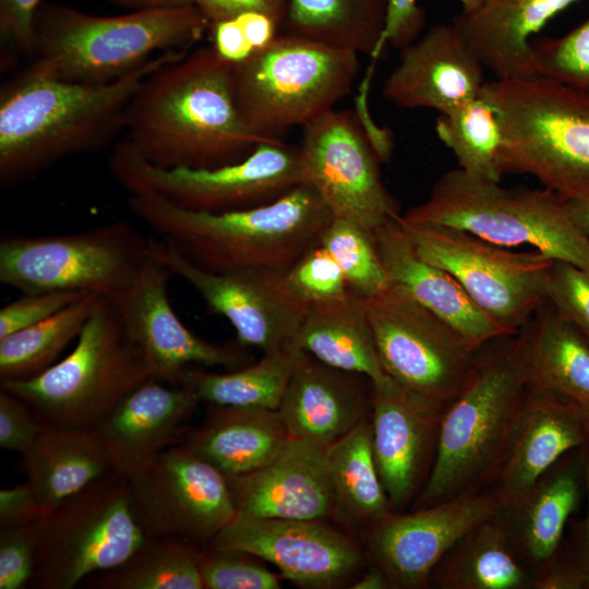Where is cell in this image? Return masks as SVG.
I'll list each match as a JSON object with an SVG mask.
<instances>
[{
    "label": "cell",
    "instance_id": "6da1fadb",
    "mask_svg": "<svg viewBox=\"0 0 589 589\" xmlns=\"http://www.w3.org/2000/svg\"><path fill=\"white\" fill-rule=\"evenodd\" d=\"M160 53L103 84L75 83L27 69L0 89V184L32 181L61 160L95 153L125 132L131 98L147 75L185 56Z\"/></svg>",
    "mask_w": 589,
    "mask_h": 589
},
{
    "label": "cell",
    "instance_id": "7a4b0ae2",
    "mask_svg": "<svg viewBox=\"0 0 589 589\" xmlns=\"http://www.w3.org/2000/svg\"><path fill=\"white\" fill-rule=\"evenodd\" d=\"M231 64L205 46L153 71L130 100L125 140L152 165L192 169L241 161L259 144L275 141L242 120Z\"/></svg>",
    "mask_w": 589,
    "mask_h": 589
},
{
    "label": "cell",
    "instance_id": "3957f363",
    "mask_svg": "<svg viewBox=\"0 0 589 589\" xmlns=\"http://www.w3.org/2000/svg\"><path fill=\"white\" fill-rule=\"evenodd\" d=\"M128 207L160 240L211 272L288 271L320 239L333 216L301 184L254 208L211 213L187 209L152 193L129 194Z\"/></svg>",
    "mask_w": 589,
    "mask_h": 589
},
{
    "label": "cell",
    "instance_id": "277c9868",
    "mask_svg": "<svg viewBox=\"0 0 589 589\" xmlns=\"http://www.w3.org/2000/svg\"><path fill=\"white\" fill-rule=\"evenodd\" d=\"M522 328L477 352L464 389L443 410L432 468L418 506L426 507L472 489L497 472L521 411L528 385Z\"/></svg>",
    "mask_w": 589,
    "mask_h": 589
},
{
    "label": "cell",
    "instance_id": "5b68a950",
    "mask_svg": "<svg viewBox=\"0 0 589 589\" xmlns=\"http://www.w3.org/2000/svg\"><path fill=\"white\" fill-rule=\"evenodd\" d=\"M209 29L196 5L105 16L43 1L26 69L62 81L109 83L160 53L187 50Z\"/></svg>",
    "mask_w": 589,
    "mask_h": 589
},
{
    "label": "cell",
    "instance_id": "8992f818",
    "mask_svg": "<svg viewBox=\"0 0 589 589\" xmlns=\"http://www.w3.org/2000/svg\"><path fill=\"white\" fill-rule=\"evenodd\" d=\"M504 173L530 175L566 200L589 196V94L542 75L495 79Z\"/></svg>",
    "mask_w": 589,
    "mask_h": 589
},
{
    "label": "cell",
    "instance_id": "52a82bcc",
    "mask_svg": "<svg viewBox=\"0 0 589 589\" xmlns=\"http://www.w3.org/2000/svg\"><path fill=\"white\" fill-rule=\"evenodd\" d=\"M400 217L462 230L500 247L529 245L554 261L589 269V236L574 220L568 201L544 187L504 188L457 168Z\"/></svg>",
    "mask_w": 589,
    "mask_h": 589
},
{
    "label": "cell",
    "instance_id": "ba28073f",
    "mask_svg": "<svg viewBox=\"0 0 589 589\" xmlns=\"http://www.w3.org/2000/svg\"><path fill=\"white\" fill-rule=\"evenodd\" d=\"M358 53L286 33L231 64L235 100L247 127L265 140L304 127L353 87Z\"/></svg>",
    "mask_w": 589,
    "mask_h": 589
},
{
    "label": "cell",
    "instance_id": "9c48e42d",
    "mask_svg": "<svg viewBox=\"0 0 589 589\" xmlns=\"http://www.w3.org/2000/svg\"><path fill=\"white\" fill-rule=\"evenodd\" d=\"M152 372L115 304L100 298L73 349L35 377L0 382L49 424L92 430Z\"/></svg>",
    "mask_w": 589,
    "mask_h": 589
},
{
    "label": "cell",
    "instance_id": "30bf717a",
    "mask_svg": "<svg viewBox=\"0 0 589 589\" xmlns=\"http://www.w3.org/2000/svg\"><path fill=\"white\" fill-rule=\"evenodd\" d=\"M155 238L117 220L87 230L0 240V283L21 293L67 291L120 298L154 255Z\"/></svg>",
    "mask_w": 589,
    "mask_h": 589
},
{
    "label": "cell",
    "instance_id": "8fae6325",
    "mask_svg": "<svg viewBox=\"0 0 589 589\" xmlns=\"http://www.w3.org/2000/svg\"><path fill=\"white\" fill-rule=\"evenodd\" d=\"M145 540L131 505L128 478L112 472L43 518L29 585L74 588L122 564Z\"/></svg>",
    "mask_w": 589,
    "mask_h": 589
},
{
    "label": "cell",
    "instance_id": "7c38bea8",
    "mask_svg": "<svg viewBox=\"0 0 589 589\" xmlns=\"http://www.w3.org/2000/svg\"><path fill=\"white\" fill-rule=\"evenodd\" d=\"M129 194L152 193L192 211L224 213L272 203L302 184L298 146L263 142L241 161L209 169L163 168L146 161L124 139L109 157Z\"/></svg>",
    "mask_w": 589,
    "mask_h": 589
},
{
    "label": "cell",
    "instance_id": "4fadbf2b",
    "mask_svg": "<svg viewBox=\"0 0 589 589\" xmlns=\"http://www.w3.org/2000/svg\"><path fill=\"white\" fill-rule=\"evenodd\" d=\"M399 223L418 254L449 272L490 316L518 333L546 302L554 260L537 250L512 251L455 228Z\"/></svg>",
    "mask_w": 589,
    "mask_h": 589
},
{
    "label": "cell",
    "instance_id": "5bb4252c",
    "mask_svg": "<svg viewBox=\"0 0 589 589\" xmlns=\"http://www.w3.org/2000/svg\"><path fill=\"white\" fill-rule=\"evenodd\" d=\"M365 302L386 374L428 399L450 402L467 385L479 349L397 285Z\"/></svg>",
    "mask_w": 589,
    "mask_h": 589
},
{
    "label": "cell",
    "instance_id": "9a60e30c",
    "mask_svg": "<svg viewBox=\"0 0 589 589\" xmlns=\"http://www.w3.org/2000/svg\"><path fill=\"white\" fill-rule=\"evenodd\" d=\"M298 148L302 184L318 194L333 218L373 232L401 215L381 178L374 139L354 112L334 108L321 115L302 127Z\"/></svg>",
    "mask_w": 589,
    "mask_h": 589
},
{
    "label": "cell",
    "instance_id": "2e32d148",
    "mask_svg": "<svg viewBox=\"0 0 589 589\" xmlns=\"http://www.w3.org/2000/svg\"><path fill=\"white\" fill-rule=\"evenodd\" d=\"M128 482L146 538L202 549L237 515L226 476L183 444L157 454Z\"/></svg>",
    "mask_w": 589,
    "mask_h": 589
},
{
    "label": "cell",
    "instance_id": "e0dca14e",
    "mask_svg": "<svg viewBox=\"0 0 589 589\" xmlns=\"http://www.w3.org/2000/svg\"><path fill=\"white\" fill-rule=\"evenodd\" d=\"M155 252L172 276L188 283L232 325L240 345L266 353L296 344L309 304L289 288L287 271H206L160 239H155Z\"/></svg>",
    "mask_w": 589,
    "mask_h": 589
},
{
    "label": "cell",
    "instance_id": "ac0fdd59",
    "mask_svg": "<svg viewBox=\"0 0 589 589\" xmlns=\"http://www.w3.org/2000/svg\"><path fill=\"white\" fill-rule=\"evenodd\" d=\"M247 552L309 589L346 584L363 564L358 544L326 520L254 517L237 514L208 544Z\"/></svg>",
    "mask_w": 589,
    "mask_h": 589
},
{
    "label": "cell",
    "instance_id": "d6986e66",
    "mask_svg": "<svg viewBox=\"0 0 589 589\" xmlns=\"http://www.w3.org/2000/svg\"><path fill=\"white\" fill-rule=\"evenodd\" d=\"M170 272L155 252L133 285L111 301L129 338L143 352L152 377L178 384L192 364L240 369L251 359L239 348L207 341L192 333L175 312L168 294Z\"/></svg>",
    "mask_w": 589,
    "mask_h": 589
},
{
    "label": "cell",
    "instance_id": "ffe728a7",
    "mask_svg": "<svg viewBox=\"0 0 589 589\" xmlns=\"http://www.w3.org/2000/svg\"><path fill=\"white\" fill-rule=\"evenodd\" d=\"M502 509L495 492H471L411 514L390 513L370 529L369 551L392 587L418 588L459 540Z\"/></svg>",
    "mask_w": 589,
    "mask_h": 589
},
{
    "label": "cell",
    "instance_id": "44dd1931",
    "mask_svg": "<svg viewBox=\"0 0 589 589\" xmlns=\"http://www.w3.org/2000/svg\"><path fill=\"white\" fill-rule=\"evenodd\" d=\"M444 407L390 376L372 383L373 453L392 508L404 507L421 482L436 447Z\"/></svg>",
    "mask_w": 589,
    "mask_h": 589
},
{
    "label": "cell",
    "instance_id": "7402d4cb",
    "mask_svg": "<svg viewBox=\"0 0 589 589\" xmlns=\"http://www.w3.org/2000/svg\"><path fill=\"white\" fill-rule=\"evenodd\" d=\"M483 64L453 24H437L400 49L382 94L404 108L446 115L480 96Z\"/></svg>",
    "mask_w": 589,
    "mask_h": 589
},
{
    "label": "cell",
    "instance_id": "603a6c76",
    "mask_svg": "<svg viewBox=\"0 0 589 589\" xmlns=\"http://www.w3.org/2000/svg\"><path fill=\"white\" fill-rule=\"evenodd\" d=\"M201 398L184 384L148 377L93 429L113 472L133 476L166 448L181 444Z\"/></svg>",
    "mask_w": 589,
    "mask_h": 589
},
{
    "label": "cell",
    "instance_id": "cb8c5ba5",
    "mask_svg": "<svg viewBox=\"0 0 589 589\" xmlns=\"http://www.w3.org/2000/svg\"><path fill=\"white\" fill-rule=\"evenodd\" d=\"M327 448L290 438L265 466L226 477L237 514L301 520L333 517Z\"/></svg>",
    "mask_w": 589,
    "mask_h": 589
},
{
    "label": "cell",
    "instance_id": "d4e9b609",
    "mask_svg": "<svg viewBox=\"0 0 589 589\" xmlns=\"http://www.w3.org/2000/svg\"><path fill=\"white\" fill-rule=\"evenodd\" d=\"M398 217L372 232L390 284L401 287L476 349L517 334L484 312L449 272L422 259Z\"/></svg>",
    "mask_w": 589,
    "mask_h": 589
},
{
    "label": "cell",
    "instance_id": "484cf974",
    "mask_svg": "<svg viewBox=\"0 0 589 589\" xmlns=\"http://www.w3.org/2000/svg\"><path fill=\"white\" fill-rule=\"evenodd\" d=\"M368 380L302 350L278 408L289 437L323 447L339 441L366 417L372 395Z\"/></svg>",
    "mask_w": 589,
    "mask_h": 589
},
{
    "label": "cell",
    "instance_id": "4316f807",
    "mask_svg": "<svg viewBox=\"0 0 589 589\" xmlns=\"http://www.w3.org/2000/svg\"><path fill=\"white\" fill-rule=\"evenodd\" d=\"M589 436L576 402L528 388L503 462L495 493L509 507L528 493L566 452Z\"/></svg>",
    "mask_w": 589,
    "mask_h": 589
},
{
    "label": "cell",
    "instance_id": "83f0119b",
    "mask_svg": "<svg viewBox=\"0 0 589 589\" xmlns=\"http://www.w3.org/2000/svg\"><path fill=\"white\" fill-rule=\"evenodd\" d=\"M578 0H483L461 11L453 24L484 68L496 79L538 75L531 38L556 14Z\"/></svg>",
    "mask_w": 589,
    "mask_h": 589
},
{
    "label": "cell",
    "instance_id": "f1b7e54d",
    "mask_svg": "<svg viewBox=\"0 0 589 589\" xmlns=\"http://www.w3.org/2000/svg\"><path fill=\"white\" fill-rule=\"evenodd\" d=\"M289 440L278 409L211 405L206 419L181 444L232 477L265 466Z\"/></svg>",
    "mask_w": 589,
    "mask_h": 589
},
{
    "label": "cell",
    "instance_id": "f546056e",
    "mask_svg": "<svg viewBox=\"0 0 589 589\" xmlns=\"http://www.w3.org/2000/svg\"><path fill=\"white\" fill-rule=\"evenodd\" d=\"M296 345L321 362L362 374L372 383L388 377L377 353L365 298L351 290L342 298L309 304Z\"/></svg>",
    "mask_w": 589,
    "mask_h": 589
},
{
    "label": "cell",
    "instance_id": "4dcf8cb0",
    "mask_svg": "<svg viewBox=\"0 0 589 589\" xmlns=\"http://www.w3.org/2000/svg\"><path fill=\"white\" fill-rule=\"evenodd\" d=\"M23 460L26 482L48 512L113 472L92 430L52 424Z\"/></svg>",
    "mask_w": 589,
    "mask_h": 589
},
{
    "label": "cell",
    "instance_id": "1f68e13d",
    "mask_svg": "<svg viewBox=\"0 0 589 589\" xmlns=\"http://www.w3.org/2000/svg\"><path fill=\"white\" fill-rule=\"evenodd\" d=\"M522 330L529 387L589 405V339L548 302Z\"/></svg>",
    "mask_w": 589,
    "mask_h": 589
},
{
    "label": "cell",
    "instance_id": "d6a6232c",
    "mask_svg": "<svg viewBox=\"0 0 589 589\" xmlns=\"http://www.w3.org/2000/svg\"><path fill=\"white\" fill-rule=\"evenodd\" d=\"M504 509L470 530L442 558L431 578L450 589H521L532 580L517 556Z\"/></svg>",
    "mask_w": 589,
    "mask_h": 589
},
{
    "label": "cell",
    "instance_id": "836d02e7",
    "mask_svg": "<svg viewBox=\"0 0 589 589\" xmlns=\"http://www.w3.org/2000/svg\"><path fill=\"white\" fill-rule=\"evenodd\" d=\"M327 454L336 520L352 529H371L392 513L375 462L371 421L366 417L330 445Z\"/></svg>",
    "mask_w": 589,
    "mask_h": 589
},
{
    "label": "cell",
    "instance_id": "e575fe53",
    "mask_svg": "<svg viewBox=\"0 0 589 589\" xmlns=\"http://www.w3.org/2000/svg\"><path fill=\"white\" fill-rule=\"evenodd\" d=\"M389 0H289L283 27L288 33L364 53L382 55Z\"/></svg>",
    "mask_w": 589,
    "mask_h": 589
},
{
    "label": "cell",
    "instance_id": "d590c367",
    "mask_svg": "<svg viewBox=\"0 0 589 589\" xmlns=\"http://www.w3.org/2000/svg\"><path fill=\"white\" fill-rule=\"evenodd\" d=\"M301 353L293 344L229 372L188 368L178 384L192 387L202 401L211 405L278 409Z\"/></svg>",
    "mask_w": 589,
    "mask_h": 589
},
{
    "label": "cell",
    "instance_id": "8d00e7d4",
    "mask_svg": "<svg viewBox=\"0 0 589 589\" xmlns=\"http://www.w3.org/2000/svg\"><path fill=\"white\" fill-rule=\"evenodd\" d=\"M575 471L563 469L545 478L504 509L518 552L532 563L546 562L556 551L564 526L578 500Z\"/></svg>",
    "mask_w": 589,
    "mask_h": 589
},
{
    "label": "cell",
    "instance_id": "74e56055",
    "mask_svg": "<svg viewBox=\"0 0 589 589\" xmlns=\"http://www.w3.org/2000/svg\"><path fill=\"white\" fill-rule=\"evenodd\" d=\"M100 298L86 294L47 320L0 339V382L35 377L60 360Z\"/></svg>",
    "mask_w": 589,
    "mask_h": 589
},
{
    "label": "cell",
    "instance_id": "f35d334b",
    "mask_svg": "<svg viewBox=\"0 0 589 589\" xmlns=\"http://www.w3.org/2000/svg\"><path fill=\"white\" fill-rule=\"evenodd\" d=\"M197 554V548L183 542L146 538L122 564L93 575V585L101 589H204Z\"/></svg>",
    "mask_w": 589,
    "mask_h": 589
},
{
    "label": "cell",
    "instance_id": "ab89813d",
    "mask_svg": "<svg viewBox=\"0 0 589 589\" xmlns=\"http://www.w3.org/2000/svg\"><path fill=\"white\" fill-rule=\"evenodd\" d=\"M435 132L454 153L461 170L501 181L504 175L501 124L493 106L481 95L455 111L440 115Z\"/></svg>",
    "mask_w": 589,
    "mask_h": 589
},
{
    "label": "cell",
    "instance_id": "60d3db41",
    "mask_svg": "<svg viewBox=\"0 0 589 589\" xmlns=\"http://www.w3.org/2000/svg\"><path fill=\"white\" fill-rule=\"evenodd\" d=\"M320 244L339 265L348 288L365 299L385 291L390 283L371 231L359 225L333 218Z\"/></svg>",
    "mask_w": 589,
    "mask_h": 589
},
{
    "label": "cell",
    "instance_id": "b9f144b4",
    "mask_svg": "<svg viewBox=\"0 0 589 589\" xmlns=\"http://www.w3.org/2000/svg\"><path fill=\"white\" fill-rule=\"evenodd\" d=\"M531 45L538 75L589 94V19L561 37Z\"/></svg>",
    "mask_w": 589,
    "mask_h": 589
},
{
    "label": "cell",
    "instance_id": "7bdbcfd3",
    "mask_svg": "<svg viewBox=\"0 0 589 589\" xmlns=\"http://www.w3.org/2000/svg\"><path fill=\"white\" fill-rule=\"evenodd\" d=\"M197 558L204 589L280 588L279 576L247 552L207 545Z\"/></svg>",
    "mask_w": 589,
    "mask_h": 589
},
{
    "label": "cell",
    "instance_id": "ee69618b",
    "mask_svg": "<svg viewBox=\"0 0 589 589\" xmlns=\"http://www.w3.org/2000/svg\"><path fill=\"white\" fill-rule=\"evenodd\" d=\"M286 278L293 294L306 304L339 299L350 291L339 265L321 244L306 251Z\"/></svg>",
    "mask_w": 589,
    "mask_h": 589
},
{
    "label": "cell",
    "instance_id": "f6af8a7d",
    "mask_svg": "<svg viewBox=\"0 0 589 589\" xmlns=\"http://www.w3.org/2000/svg\"><path fill=\"white\" fill-rule=\"evenodd\" d=\"M545 299L589 339V269L554 261L545 284Z\"/></svg>",
    "mask_w": 589,
    "mask_h": 589
},
{
    "label": "cell",
    "instance_id": "bcb514c9",
    "mask_svg": "<svg viewBox=\"0 0 589 589\" xmlns=\"http://www.w3.org/2000/svg\"><path fill=\"white\" fill-rule=\"evenodd\" d=\"M41 520L0 527V589L29 585L39 543Z\"/></svg>",
    "mask_w": 589,
    "mask_h": 589
},
{
    "label": "cell",
    "instance_id": "7dc6e473",
    "mask_svg": "<svg viewBox=\"0 0 589 589\" xmlns=\"http://www.w3.org/2000/svg\"><path fill=\"white\" fill-rule=\"evenodd\" d=\"M84 296L67 291L22 293L0 310V339L47 320Z\"/></svg>",
    "mask_w": 589,
    "mask_h": 589
},
{
    "label": "cell",
    "instance_id": "c3c4849f",
    "mask_svg": "<svg viewBox=\"0 0 589 589\" xmlns=\"http://www.w3.org/2000/svg\"><path fill=\"white\" fill-rule=\"evenodd\" d=\"M49 423L28 404L0 389V447L22 456L34 445Z\"/></svg>",
    "mask_w": 589,
    "mask_h": 589
},
{
    "label": "cell",
    "instance_id": "681fc988",
    "mask_svg": "<svg viewBox=\"0 0 589 589\" xmlns=\"http://www.w3.org/2000/svg\"><path fill=\"white\" fill-rule=\"evenodd\" d=\"M43 0H0V38L5 52L31 57L34 19Z\"/></svg>",
    "mask_w": 589,
    "mask_h": 589
},
{
    "label": "cell",
    "instance_id": "f907efd6",
    "mask_svg": "<svg viewBox=\"0 0 589 589\" xmlns=\"http://www.w3.org/2000/svg\"><path fill=\"white\" fill-rule=\"evenodd\" d=\"M464 12L476 10L483 0H457ZM425 13L418 0H389L381 50L386 44L398 49L414 41L424 25Z\"/></svg>",
    "mask_w": 589,
    "mask_h": 589
},
{
    "label": "cell",
    "instance_id": "816d5d0a",
    "mask_svg": "<svg viewBox=\"0 0 589 589\" xmlns=\"http://www.w3.org/2000/svg\"><path fill=\"white\" fill-rule=\"evenodd\" d=\"M289 0H194L209 26L244 12H260L271 16L283 27Z\"/></svg>",
    "mask_w": 589,
    "mask_h": 589
},
{
    "label": "cell",
    "instance_id": "f5cc1de1",
    "mask_svg": "<svg viewBox=\"0 0 589 589\" xmlns=\"http://www.w3.org/2000/svg\"><path fill=\"white\" fill-rule=\"evenodd\" d=\"M48 513L26 481L0 491V527L38 521Z\"/></svg>",
    "mask_w": 589,
    "mask_h": 589
},
{
    "label": "cell",
    "instance_id": "db71d44e",
    "mask_svg": "<svg viewBox=\"0 0 589 589\" xmlns=\"http://www.w3.org/2000/svg\"><path fill=\"white\" fill-rule=\"evenodd\" d=\"M209 31L214 49L225 60L237 63L252 55L236 17L214 24Z\"/></svg>",
    "mask_w": 589,
    "mask_h": 589
},
{
    "label": "cell",
    "instance_id": "11a10c76",
    "mask_svg": "<svg viewBox=\"0 0 589 589\" xmlns=\"http://www.w3.org/2000/svg\"><path fill=\"white\" fill-rule=\"evenodd\" d=\"M252 53L267 46L280 27L271 16L260 12H244L235 16Z\"/></svg>",
    "mask_w": 589,
    "mask_h": 589
},
{
    "label": "cell",
    "instance_id": "9f6ffc18",
    "mask_svg": "<svg viewBox=\"0 0 589 589\" xmlns=\"http://www.w3.org/2000/svg\"><path fill=\"white\" fill-rule=\"evenodd\" d=\"M537 589H579L586 587L579 570L574 567H552L532 580Z\"/></svg>",
    "mask_w": 589,
    "mask_h": 589
},
{
    "label": "cell",
    "instance_id": "6f0895ef",
    "mask_svg": "<svg viewBox=\"0 0 589 589\" xmlns=\"http://www.w3.org/2000/svg\"><path fill=\"white\" fill-rule=\"evenodd\" d=\"M111 4L129 11L170 9L194 5V0H107Z\"/></svg>",
    "mask_w": 589,
    "mask_h": 589
},
{
    "label": "cell",
    "instance_id": "680465c9",
    "mask_svg": "<svg viewBox=\"0 0 589 589\" xmlns=\"http://www.w3.org/2000/svg\"><path fill=\"white\" fill-rule=\"evenodd\" d=\"M584 465H585V474H586V482H587V489H588V513H587V518L585 520L580 558H579L578 564L575 565V567L581 574L585 580L586 587L589 588V455L586 458Z\"/></svg>",
    "mask_w": 589,
    "mask_h": 589
},
{
    "label": "cell",
    "instance_id": "91938a15",
    "mask_svg": "<svg viewBox=\"0 0 589 589\" xmlns=\"http://www.w3.org/2000/svg\"><path fill=\"white\" fill-rule=\"evenodd\" d=\"M350 588L353 589H386L392 588V584L386 574L376 565L369 568L359 577Z\"/></svg>",
    "mask_w": 589,
    "mask_h": 589
},
{
    "label": "cell",
    "instance_id": "94428289",
    "mask_svg": "<svg viewBox=\"0 0 589 589\" xmlns=\"http://www.w3.org/2000/svg\"><path fill=\"white\" fill-rule=\"evenodd\" d=\"M567 201L574 220L589 236V196Z\"/></svg>",
    "mask_w": 589,
    "mask_h": 589
},
{
    "label": "cell",
    "instance_id": "6125c7cd",
    "mask_svg": "<svg viewBox=\"0 0 589 589\" xmlns=\"http://www.w3.org/2000/svg\"><path fill=\"white\" fill-rule=\"evenodd\" d=\"M587 432L589 434V405H578Z\"/></svg>",
    "mask_w": 589,
    "mask_h": 589
}]
</instances>
